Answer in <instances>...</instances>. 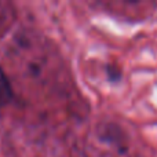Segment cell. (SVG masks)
<instances>
[{
    "mask_svg": "<svg viewBox=\"0 0 157 157\" xmlns=\"http://www.w3.org/2000/svg\"><path fill=\"white\" fill-rule=\"evenodd\" d=\"M11 99H13V86H11L6 72L0 66V109L8 105Z\"/></svg>",
    "mask_w": 157,
    "mask_h": 157,
    "instance_id": "6da1fadb",
    "label": "cell"
},
{
    "mask_svg": "<svg viewBox=\"0 0 157 157\" xmlns=\"http://www.w3.org/2000/svg\"><path fill=\"white\" fill-rule=\"evenodd\" d=\"M106 73H108V78L110 81H119L121 78V72L117 66L106 65Z\"/></svg>",
    "mask_w": 157,
    "mask_h": 157,
    "instance_id": "7a4b0ae2",
    "label": "cell"
}]
</instances>
